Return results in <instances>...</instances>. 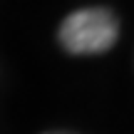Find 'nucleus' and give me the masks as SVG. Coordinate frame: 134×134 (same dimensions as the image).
<instances>
[{
    "mask_svg": "<svg viewBox=\"0 0 134 134\" xmlns=\"http://www.w3.org/2000/svg\"><path fill=\"white\" fill-rule=\"evenodd\" d=\"M57 37L70 55H102L114 47L119 20L109 8H82L62 20Z\"/></svg>",
    "mask_w": 134,
    "mask_h": 134,
    "instance_id": "1",
    "label": "nucleus"
},
{
    "mask_svg": "<svg viewBox=\"0 0 134 134\" xmlns=\"http://www.w3.org/2000/svg\"><path fill=\"white\" fill-rule=\"evenodd\" d=\"M45 134H72V132H45Z\"/></svg>",
    "mask_w": 134,
    "mask_h": 134,
    "instance_id": "2",
    "label": "nucleus"
}]
</instances>
